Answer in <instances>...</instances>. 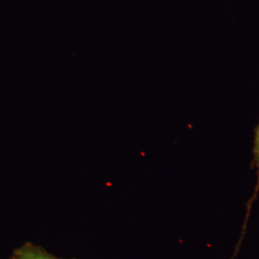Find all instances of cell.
<instances>
[{"mask_svg": "<svg viewBox=\"0 0 259 259\" xmlns=\"http://www.w3.org/2000/svg\"><path fill=\"white\" fill-rule=\"evenodd\" d=\"M250 168H255L256 169L257 183L255 187L254 193L252 196L251 198L248 201V205H247V214L245 217L244 226H246L247 221L249 217L250 208H251L252 204L256 199L259 192V122L258 125L254 128V138H253V159H252Z\"/></svg>", "mask_w": 259, "mask_h": 259, "instance_id": "6da1fadb", "label": "cell"}, {"mask_svg": "<svg viewBox=\"0 0 259 259\" xmlns=\"http://www.w3.org/2000/svg\"><path fill=\"white\" fill-rule=\"evenodd\" d=\"M20 259H52L47 255L36 253L32 250H25L20 253Z\"/></svg>", "mask_w": 259, "mask_h": 259, "instance_id": "7a4b0ae2", "label": "cell"}]
</instances>
